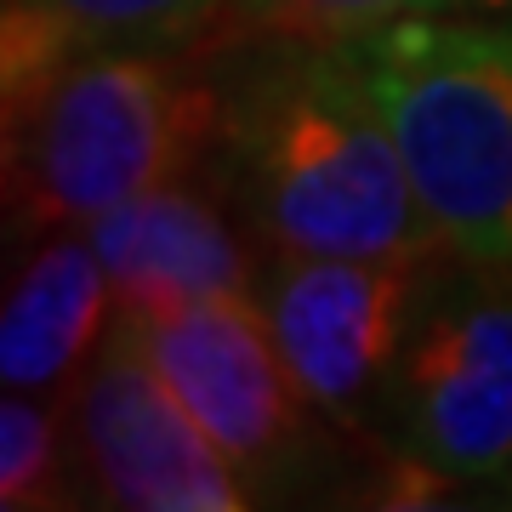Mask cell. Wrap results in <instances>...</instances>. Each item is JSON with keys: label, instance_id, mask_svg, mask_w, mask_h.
Returning <instances> with one entry per match:
<instances>
[{"label": "cell", "instance_id": "30bf717a", "mask_svg": "<svg viewBox=\"0 0 512 512\" xmlns=\"http://www.w3.org/2000/svg\"><path fill=\"white\" fill-rule=\"evenodd\" d=\"M222 0H6V92H23L86 52H171Z\"/></svg>", "mask_w": 512, "mask_h": 512}, {"label": "cell", "instance_id": "277c9868", "mask_svg": "<svg viewBox=\"0 0 512 512\" xmlns=\"http://www.w3.org/2000/svg\"><path fill=\"white\" fill-rule=\"evenodd\" d=\"M382 444L427 484H512V262L456 245L427 256Z\"/></svg>", "mask_w": 512, "mask_h": 512}, {"label": "cell", "instance_id": "5b68a950", "mask_svg": "<svg viewBox=\"0 0 512 512\" xmlns=\"http://www.w3.org/2000/svg\"><path fill=\"white\" fill-rule=\"evenodd\" d=\"M131 325L256 501L308 490L313 473L330 461V416L285 365L256 291L200 296L188 308Z\"/></svg>", "mask_w": 512, "mask_h": 512}, {"label": "cell", "instance_id": "52a82bcc", "mask_svg": "<svg viewBox=\"0 0 512 512\" xmlns=\"http://www.w3.org/2000/svg\"><path fill=\"white\" fill-rule=\"evenodd\" d=\"M74 456L92 490L131 512H239L251 484L217 450L177 387L148 359L126 313H114L74 399Z\"/></svg>", "mask_w": 512, "mask_h": 512}, {"label": "cell", "instance_id": "4fadbf2b", "mask_svg": "<svg viewBox=\"0 0 512 512\" xmlns=\"http://www.w3.org/2000/svg\"><path fill=\"white\" fill-rule=\"evenodd\" d=\"M450 6H467V12H512V0H450Z\"/></svg>", "mask_w": 512, "mask_h": 512}, {"label": "cell", "instance_id": "6da1fadb", "mask_svg": "<svg viewBox=\"0 0 512 512\" xmlns=\"http://www.w3.org/2000/svg\"><path fill=\"white\" fill-rule=\"evenodd\" d=\"M217 177L268 256H433L387 114L353 40H296L234 80Z\"/></svg>", "mask_w": 512, "mask_h": 512}, {"label": "cell", "instance_id": "8fae6325", "mask_svg": "<svg viewBox=\"0 0 512 512\" xmlns=\"http://www.w3.org/2000/svg\"><path fill=\"white\" fill-rule=\"evenodd\" d=\"M69 450L74 444L63 439V421L40 404V393H6L0 404V507H69Z\"/></svg>", "mask_w": 512, "mask_h": 512}, {"label": "cell", "instance_id": "8992f818", "mask_svg": "<svg viewBox=\"0 0 512 512\" xmlns=\"http://www.w3.org/2000/svg\"><path fill=\"white\" fill-rule=\"evenodd\" d=\"M427 256H268L256 302L285 365L336 433L382 444L387 382L399 365Z\"/></svg>", "mask_w": 512, "mask_h": 512}, {"label": "cell", "instance_id": "7a4b0ae2", "mask_svg": "<svg viewBox=\"0 0 512 512\" xmlns=\"http://www.w3.org/2000/svg\"><path fill=\"white\" fill-rule=\"evenodd\" d=\"M217 80L171 52H86L6 92L12 228H86L148 188L217 160Z\"/></svg>", "mask_w": 512, "mask_h": 512}, {"label": "cell", "instance_id": "7c38bea8", "mask_svg": "<svg viewBox=\"0 0 512 512\" xmlns=\"http://www.w3.org/2000/svg\"><path fill=\"white\" fill-rule=\"evenodd\" d=\"M239 12L296 40H353L393 18L450 12V0H239Z\"/></svg>", "mask_w": 512, "mask_h": 512}, {"label": "cell", "instance_id": "9c48e42d", "mask_svg": "<svg viewBox=\"0 0 512 512\" xmlns=\"http://www.w3.org/2000/svg\"><path fill=\"white\" fill-rule=\"evenodd\" d=\"M114 291L86 234L57 228L18 268L0 313V382L6 393H57L92 365L114 325Z\"/></svg>", "mask_w": 512, "mask_h": 512}, {"label": "cell", "instance_id": "3957f363", "mask_svg": "<svg viewBox=\"0 0 512 512\" xmlns=\"http://www.w3.org/2000/svg\"><path fill=\"white\" fill-rule=\"evenodd\" d=\"M353 52L444 245L512 262V29L416 12Z\"/></svg>", "mask_w": 512, "mask_h": 512}, {"label": "cell", "instance_id": "ba28073f", "mask_svg": "<svg viewBox=\"0 0 512 512\" xmlns=\"http://www.w3.org/2000/svg\"><path fill=\"white\" fill-rule=\"evenodd\" d=\"M92 251L103 256L114 308L126 319L188 308L200 296L256 291V268L245 239L228 228L217 200H205L183 183L148 188L137 200L86 222Z\"/></svg>", "mask_w": 512, "mask_h": 512}]
</instances>
